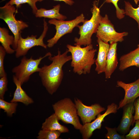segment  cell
<instances>
[{
	"mask_svg": "<svg viewBox=\"0 0 139 139\" xmlns=\"http://www.w3.org/2000/svg\"><path fill=\"white\" fill-rule=\"evenodd\" d=\"M118 106L114 103L109 105L105 112L103 114H98L94 120L84 124L80 130L83 139H88L92 136L93 131L97 129H100L102 123L104 119L108 115L111 113L115 114L117 112Z\"/></svg>",
	"mask_w": 139,
	"mask_h": 139,
	"instance_id": "obj_10",
	"label": "cell"
},
{
	"mask_svg": "<svg viewBox=\"0 0 139 139\" xmlns=\"http://www.w3.org/2000/svg\"><path fill=\"white\" fill-rule=\"evenodd\" d=\"M91 12L92 15L90 19L85 20L82 25L77 26L79 29L80 37L75 38V46H86L91 44L92 36L93 34L96 33L102 16L95 1L93 3Z\"/></svg>",
	"mask_w": 139,
	"mask_h": 139,
	"instance_id": "obj_3",
	"label": "cell"
},
{
	"mask_svg": "<svg viewBox=\"0 0 139 139\" xmlns=\"http://www.w3.org/2000/svg\"><path fill=\"white\" fill-rule=\"evenodd\" d=\"M52 107L59 120L72 124L76 129H81L83 125L80 122L75 103L70 98L60 100L53 104Z\"/></svg>",
	"mask_w": 139,
	"mask_h": 139,
	"instance_id": "obj_4",
	"label": "cell"
},
{
	"mask_svg": "<svg viewBox=\"0 0 139 139\" xmlns=\"http://www.w3.org/2000/svg\"><path fill=\"white\" fill-rule=\"evenodd\" d=\"M134 127L125 136L126 139H139V119L136 120Z\"/></svg>",
	"mask_w": 139,
	"mask_h": 139,
	"instance_id": "obj_26",
	"label": "cell"
},
{
	"mask_svg": "<svg viewBox=\"0 0 139 139\" xmlns=\"http://www.w3.org/2000/svg\"><path fill=\"white\" fill-rule=\"evenodd\" d=\"M61 133L59 131L42 129L38 133V139H58Z\"/></svg>",
	"mask_w": 139,
	"mask_h": 139,
	"instance_id": "obj_23",
	"label": "cell"
},
{
	"mask_svg": "<svg viewBox=\"0 0 139 139\" xmlns=\"http://www.w3.org/2000/svg\"><path fill=\"white\" fill-rule=\"evenodd\" d=\"M107 131L105 137L109 139H126L124 135H120L117 132V128L105 127Z\"/></svg>",
	"mask_w": 139,
	"mask_h": 139,
	"instance_id": "obj_25",
	"label": "cell"
},
{
	"mask_svg": "<svg viewBox=\"0 0 139 139\" xmlns=\"http://www.w3.org/2000/svg\"><path fill=\"white\" fill-rule=\"evenodd\" d=\"M14 40V37L9 34L7 29L0 28V42L7 54H11L15 52V50L10 47L11 45H13Z\"/></svg>",
	"mask_w": 139,
	"mask_h": 139,
	"instance_id": "obj_20",
	"label": "cell"
},
{
	"mask_svg": "<svg viewBox=\"0 0 139 139\" xmlns=\"http://www.w3.org/2000/svg\"><path fill=\"white\" fill-rule=\"evenodd\" d=\"M60 5L58 4L53 6V8L50 10H46L41 8L38 9L35 14L37 18H47L52 19H55L59 20H64L67 17L59 12Z\"/></svg>",
	"mask_w": 139,
	"mask_h": 139,
	"instance_id": "obj_19",
	"label": "cell"
},
{
	"mask_svg": "<svg viewBox=\"0 0 139 139\" xmlns=\"http://www.w3.org/2000/svg\"><path fill=\"white\" fill-rule=\"evenodd\" d=\"M116 86L122 88L125 92L124 98L119 103L118 110L128 104L133 103L139 97V75L137 79L131 83H126L122 81H118Z\"/></svg>",
	"mask_w": 139,
	"mask_h": 139,
	"instance_id": "obj_12",
	"label": "cell"
},
{
	"mask_svg": "<svg viewBox=\"0 0 139 139\" xmlns=\"http://www.w3.org/2000/svg\"><path fill=\"white\" fill-rule=\"evenodd\" d=\"M135 50L120 57L119 70L123 71L133 66L139 68V46Z\"/></svg>",
	"mask_w": 139,
	"mask_h": 139,
	"instance_id": "obj_16",
	"label": "cell"
},
{
	"mask_svg": "<svg viewBox=\"0 0 139 139\" xmlns=\"http://www.w3.org/2000/svg\"><path fill=\"white\" fill-rule=\"evenodd\" d=\"M37 1L38 0H10L6 3L11 5H15L17 8L20 7L22 4L27 3L32 8L33 13L35 14L38 9L36 4Z\"/></svg>",
	"mask_w": 139,
	"mask_h": 139,
	"instance_id": "obj_24",
	"label": "cell"
},
{
	"mask_svg": "<svg viewBox=\"0 0 139 139\" xmlns=\"http://www.w3.org/2000/svg\"><path fill=\"white\" fill-rule=\"evenodd\" d=\"M125 14L135 20L139 29V5L137 8L134 7L129 2L125 1Z\"/></svg>",
	"mask_w": 139,
	"mask_h": 139,
	"instance_id": "obj_21",
	"label": "cell"
},
{
	"mask_svg": "<svg viewBox=\"0 0 139 139\" xmlns=\"http://www.w3.org/2000/svg\"><path fill=\"white\" fill-rule=\"evenodd\" d=\"M48 29L47 23L45 19H44V30L40 36L37 38L36 35L28 36L25 38H23L20 34L18 40L17 47L15 50V56L17 58L22 56H25L28 50L31 48L36 46H41L47 49V46L44 42L45 37Z\"/></svg>",
	"mask_w": 139,
	"mask_h": 139,
	"instance_id": "obj_9",
	"label": "cell"
},
{
	"mask_svg": "<svg viewBox=\"0 0 139 139\" xmlns=\"http://www.w3.org/2000/svg\"><path fill=\"white\" fill-rule=\"evenodd\" d=\"M137 46H139V44L137 45Z\"/></svg>",
	"mask_w": 139,
	"mask_h": 139,
	"instance_id": "obj_33",
	"label": "cell"
},
{
	"mask_svg": "<svg viewBox=\"0 0 139 139\" xmlns=\"http://www.w3.org/2000/svg\"><path fill=\"white\" fill-rule=\"evenodd\" d=\"M97 42L99 49L97 58L95 59V71L100 74L104 72L106 67L107 57L110 47V44L98 38Z\"/></svg>",
	"mask_w": 139,
	"mask_h": 139,
	"instance_id": "obj_14",
	"label": "cell"
},
{
	"mask_svg": "<svg viewBox=\"0 0 139 139\" xmlns=\"http://www.w3.org/2000/svg\"><path fill=\"white\" fill-rule=\"evenodd\" d=\"M66 47L72 57L71 66L73 72L79 75L89 73L92 66L95 63L94 56L97 50L92 44L84 47L67 44Z\"/></svg>",
	"mask_w": 139,
	"mask_h": 139,
	"instance_id": "obj_2",
	"label": "cell"
},
{
	"mask_svg": "<svg viewBox=\"0 0 139 139\" xmlns=\"http://www.w3.org/2000/svg\"><path fill=\"white\" fill-rule=\"evenodd\" d=\"M68 52L67 49L61 54L58 50L57 55L48 56L52 63L49 65H44L39 72L43 85L51 95L56 91L61 84L64 76L63 66L72 59L71 56L67 55Z\"/></svg>",
	"mask_w": 139,
	"mask_h": 139,
	"instance_id": "obj_1",
	"label": "cell"
},
{
	"mask_svg": "<svg viewBox=\"0 0 139 139\" xmlns=\"http://www.w3.org/2000/svg\"><path fill=\"white\" fill-rule=\"evenodd\" d=\"M6 51L2 46H0V77L7 75L4 68V62Z\"/></svg>",
	"mask_w": 139,
	"mask_h": 139,
	"instance_id": "obj_28",
	"label": "cell"
},
{
	"mask_svg": "<svg viewBox=\"0 0 139 139\" xmlns=\"http://www.w3.org/2000/svg\"><path fill=\"white\" fill-rule=\"evenodd\" d=\"M51 55V53L48 52L44 56L35 59H33L32 56L28 58L24 56L19 65L14 67L12 72L15 74L14 76L22 85L29 80L32 74L40 71L41 68H39V66L42 60Z\"/></svg>",
	"mask_w": 139,
	"mask_h": 139,
	"instance_id": "obj_6",
	"label": "cell"
},
{
	"mask_svg": "<svg viewBox=\"0 0 139 139\" xmlns=\"http://www.w3.org/2000/svg\"><path fill=\"white\" fill-rule=\"evenodd\" d=\"M117 42H112L110 44L106 61V67L104 72L105 78L110 79L118 65L117 54Z\"/></svg>",
	"mask_w": 139,
	"mask_h": 139,
	"instance_id": "obj_15",
	"label": "cell"
},
{
	"mask_svg": "<svg viewBox=\"0 0 139 139\" xmlns=\"http://www.w3.org/2000/svg\"><path fill=\"white\" fill-rule=\"evenodd\" d=\"M17 102H9L0 99V109L4 110L8 116H12L16 111Z\"/></svg>",
	"mask_w": 139,
	"mask_h": 139,
	"instance_id": "obj_22",
	"label": "cell"
},
{
	"mask_svg": "<svg viewBox=\"0 0 139 139\" xmlns=\"http://www.w3.org/2000/svg\"><path fill=\"white\" fill-rule=\"evenodd\" d=\"M135 3L136 4H137L138 2H139V0H133Z\"/></svg>",
	"mask_w": 139,
	"mask_h": 139,
	"instance_id": "obj_32",
	"label": "cell"
},
{
	"mask_svg": "<svg viewBox=\"0 0 139 139\" xmlns=\"http://www.w3.org/2000/svg\"><path fill=\"white\" fill-rule=\"evenodd\" d=\"M57 116L54 113L47 118L42 124V129L59 131L61 133L69 132L68 128L61 124Z\"/></svg>",
	"mask_w": 139,
	"mask_h": 139,
	"instance_id": "obj_18",
	"label": "cell"
},
{
	"mask_svg": "<svg viewBox=\"0 0 139 139\" xmlns=\"http://www.w3.org/2000/svg\"><path fill=\"white\" fill-rule=\"evenodd\" d=\"M13 80L16 86V88L14 94L13 98L11 102H21L25 105H28L33 103V100L22 88L20 83L14 75L13 76Z\"/></svg>",
	"mask_w": 139,
	"mask_h": 139,
	"instance_id": "obj_17",
	"label": "cell"
},
{
	"mask_svg": "<svg viewBox=\"0 0 139 139\" xmlns=\"http://www.w3.org/2000/svg\"><path fill=\"white\" fill-rule=\"evenodd\" d=\"M133 103L128 104L123 107L122 117L119 125L116 128L117 131L122 135L127 133L129 131L130 126L131 125L133 126L135 122L133 115L135 112Z\"/></svg>",
	"mask_w": 139,
	"mask_h": 139,
	"instance_id": "obj_13",
	"label": "cell"
},
{
	"mask_svg": "<svg viewBox=\"0 0 139 139\" xmlns=\"http://www.w3.org/2000/svg\"><path fill=\"white\" fill-rule=\"evenodd\" d=\"M85 20L83 13L77 16L75 19L68 21L53 19L48 21L50 24L55 26L56 30L53 37L47 41V46L51 48L56 44L59 39L64 35L72 32L73 29L77 27L80 23H83Z\"/></svg>",
	"mask_w": 139,
	"mask_h": 139,
	"instance_id": "obj_8",
	"label": "cell"
},
{
	"mask_svg": "<svg viewBox=\"0 0 139 139\" xmlns=\"http://www.w3.org/2000/svg\"><path fill=\"white\" fill-rule=\"evenodd\" d=\"M96 37L103 42L110 43L112 42H122L124 37L128 35L127 32H117L114 25L109 19L107 14L101 16L96 32Z\"/></svg>",
	"mask_w": 139,
	"mask_h": 139,
	"instance_id": "obj_7",
	"label": "cell"
},
{
	"mask_svg": "<svg viewBox=\"0 0 139 139\" xmlns=\"http://www.w3.org/2000/svg\"><path fill=\"white\" fill-rule=\"evenodd\" d=\"M74 103L77 115L83 124L94 120L98 114L105 110V108L98 103H95L90 106H86L77 98L74 99Z\"/></svg>",
	"mask_w": 139,
	"mask_h": 139,
	"instance_id": "obj_11",
	"label": "cell"
},
{
	"mask_svg": "<svg viewBox=\"0 0 139 139\" xmlns=\"http://www.w3.org/2000/svg\"><path fill=\"white\" fill-rule=\"evenodd\" d=\"M44 0H38V1L41 2ZM54 1H63L65 2L66 4L70 5H72L74 3V1L72 0H54Z\"/></svg>",
	"mask_w": 139,
	"mask_h": 139,
	"instance_id": "obj_31",
	"label": "cell"
},
{
	"mask_svg": "<svg viewBox=\"0 0 139 139\" xmlns=\"http://www.w3.org/2000/svg\"><path fill=\"white\" fill-rule=\"evenodd\" d=\"M119 0H105V2L107 3H112L116 9V14L117 18L119 19L124 18L125 15L124 9H121L118 7V2Z\"/></svg>",
	"mask_w": 139,
	"mask_h": 139,
	"instance_id": "obj_27",
	"label": "cell"
},
{
	"mask_svg": "<svg viewBox=\"0 0 139 139\" xmlns=\"http://www.w3.org/2000/svg\"><path fill=\"white\" fill-rule=\"evenodd\" d=\"M135 108V114L134 116V120L139 119V97L135 100L134 103Z\"/></svg>",
	"mask_w": 139,
	"mask_h": 139,
	"instance_id": "obj_30",
	"label": "cell"
},
{
	"mask_svg": "<svg viewBox=\"0 0 139 139\" xmlns=\"http://www.w3.org/2000/svg\"><path fill=\"white\" fill-rule=\"evenodd\" d=\"M8 80L7 75L0 77V99H4V95L7 90Z\"/></svg>",
	"mask_w": 139,
	"mask_h": 139,
	"instance_id": "obj_29",
	"label": "cell"
},
{
	"mask_svg": "<svg viewBox=\"0 0 139 139\" xmlns=\"http://www.w3.org/2000/svg\"><path fill=\"white\" fill-rule=\"evenodd\" d=\"M17 9L14 5L6 3L0 7V18L7 24L14 35V40L12 47L14 50L17 48V43L22 30L28 27V25L22 20L16 19L15 13Z\"/></svg>",
	"mask_w": 139,
	"mask_h": 139,
	"instance_id": "obj_5",
	"label": "cell"
}]
</instances>
